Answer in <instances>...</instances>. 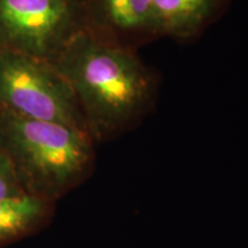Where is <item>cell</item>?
<instances>
[{"label": "cell", "instance_id": "6da1fadb", "mask_svg": "<svg viewBox=\"0 0 248 248\" xmlns=\"http://www.w3.org/2000/svg\"><path fill=\"white\" fill-rule=\"evenodd\" d=\"M52 62L73 90L92 138L121 131L151 98V78L141 62L83 28Z\"/></svg>", "mask_w": 248, "mask_h": 248}, {"label": "cell", "instance_id": "7a4b0ae2", "mask_svg": "<svg viewBox=\"0 0 248 248\" xmlns=\"http://www.w3.org/2000/svg\"><path fill=\"white\" fill-rule=\"evenodd\" d=\"M0 151L40 198L79 181L92 162V137L67 124L23 117L0 108Z\"/></svg>", "mask_w": 248, "mask_h": 248}, {"label": "cell", "instance_id": "3957f363", "mask_svg": "<svg viewBox=\"0 0 248 248\" xmlns=\"http://www.w3.org/2000/svg\"><path fill=\"white\" fill-rule=\"evenodd\" d=\"M0 108L88 132L73 90L48 60L0 49Z\"/></svg>", "mask_w": 248, "mask_h": 248}, {"label": "cell", "instance_id": "277c9868", "mask_svg": "<svg viewBox=\"0 0 248 248\" xmlns=\"http://www.w3.org/2000/svg\"><path fill=\"white\" fill-rule=\"evenodd\" d=\"M78 29L74 0H0V49L54 61Z\"/></svg>", "mask_w": 248, "mask_h": 248}, {"label": "cell", "instance_id": "5b68a950", "mask_svg": "<svg viewBox=\"0 0 248 248\" xmlns=\"http://www.w3.org/2000/svg\"><path fill=\"white\" fill-rule=\"evenodd\" d=\"M221 0H153L156 32L187 38L212 15Z\"/></svg>", "mask_w": 248, "mask_h": 248}, {"label": "cell", "instance_id": "8992f818", "mask_svg": "<svg viewBox=\"0 0 248 248\" xmlns=\"http://www.w3.org/2000/svg\"><path fill=\"white\" fill-rule=\"evenodd\" d=\"M95 5L105 22L113 29L156 32L153 0H95Z\"/></svg>", "mask_w": 248, "mask_h": 248}, {"label": "cell", "instance_id": "52a82bcc", "mask_svg": "<svg viewBox=\"0 0 248 248\" xmlns=\"http://www.w3.org/2000/svg\"><path fill=\"white\" fill-rule=\"evenodd\" d=\"M45 210L44 198L30 192L0 200V239L33 224Z\"/></svg>", "mask_w": 248, "mask_h": 248}, {"label": "cell", "instance_id": "ba28073f", "mask_svg": "<svg viewBox=\"0 0 248 248\" xmlns=\"http://www.w3.org/2000/svg\"><path fill=\"white\" fill-rule=\"evenodd\" d=\"M24 193L16 171L6 155L0 151V200Z\"/></svg>", "mask_w": 248, "mask_h": 248}]
</instances>
